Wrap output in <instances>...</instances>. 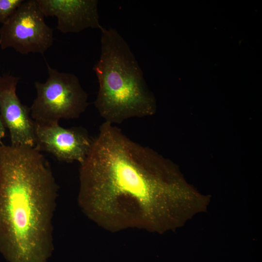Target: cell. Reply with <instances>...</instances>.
<instances>
[{
  "label": "cell",
  "mask_w": 262,
  "mask_h": 262,
  "mask_svg": "<svg viewBox=\"0 0 262 262\" xmlns=\"http://www.w3.org/2000/svg\"><path fill=\"white\" fill-rule=\"evenodd\" d=\"M79 181L82 211L112 232L175 230L205 211L209 202L172 162L106 122L80 164Z\"/></svg>",
  "instance_id": "6da1fadb"
},
{
  "label": "cell",
  "mask_w": 262,
  "mask_h": 262,
  "mask_svg": "<svg viewBox=\"0 0 262 262\" xmlns=\"http://www.w3.org/2000/svg\"><path fill=\"white\" fill-rule=\"evenodd\" d=\"M58 191L35 146L0 145V253L8 262H48Z\"/></svg>",
  "instance_id": "7a4b0ae2"
},
{
  "label": "cell",
  "mask_w": 262,
  "mask_h": 262,
  "mask_svg": "<svg viewBox=\"0 0 262 262\" xmlns=\"http://www.w3.org/2000/svg\"><path fill=\"white\" fill-rule=\"evenodd\" d=\"M100 31V55L93 68L98 83L94 105L99 115L113 125L152 115L154 97L129 44L114 28Z\"/></svg>",
  "instance_id": "3957f363"
},
{
  "label": "cell",
  "mask_w": 262,
  "mask_h": 262,
  "mask_svg": "<svg viewBox=\"0 0 262 262\" xmlns=\"http://www.w3.org/2000/svg\"><path fill=\"white\" fill-rule=\"evenodd\" d=\"M48 78L35 82L37 96L30 109L34 122L42 125L59 123L61 119L79 118L89 105L88 95L74 74L61 72L47 63Z\"/></svg>",
  "instance_id": "277c9868"
},
{
  "label": "cell",
  "mask_w": 262,
  "mask_h": 262,
  "mask_svg": "<svg viewBox=\"0 0 262 262\" xmlns=\"http://www.w3.org/2000/svg\"><path fill=\"white\" fill-rule=\"evenodd\" d=\"M36 0H24L0 28V47L22 54H43L52 45L53 29L45 23Z\"/></svg>",
  "instance_id": "5b68a950"
},
{
  "label": "cell",
  "mask_w": 262,
  "mask_h": 262,
  "mask_svg": "<svg viewBox=\"0 0 262 262\" xmlns=\"http://www.w3.org/2000/svg\"><path fill=\"white\" fill-rule=\"evenodd\" d=\"M33 123L35 146L40 151L49 152L62 162L76 161L80 164L84 162L93 141L85 129L80 127L64 128L59 123Z\"/></svg>",
  "instance_id": "8992f818"
},
{
  "label": "cell",
  "mask_w": 262,
  "mask_h": 262,
  "mask_svg": "<svg viewBox=\"0 0 262 262\" xmlns=\"http://www.w3.org/2000/svg\"><path fill=\"white\" fill-rule=\"evenodd\" d=\"M19 78L0 76V116L9 131L12 145L35 146L34 128L30 109L23 105L16 93Z\"/></svg>",
  "instance_id": "52a82bcc"
},
{
  "label": "cell",
  "mask_w": 262,
  "mask_h": 262,
  "mask_svg": "<svg viewBox=\"0 0 262 262\" xmlns=\"http://www.w3.org/2000/svg\"><path fill=\"white\" fill-rule=\"evenodd\" d=\"M44 16H56L61 32L78 33L87 28L100 29L97 0H36Z\"/></svg>",
  "instance_id": "ba28073f"
},
{
  "label": "cell",
  "mask_w": 262,
  "mask_h": 262,
  "mask_svg": "<svg viewBox=\"0 0 262 262\" xmlns=\"http://www.w3.org/2000/svg\"><path fill=\"white\" fill-rule=\"evenodd\" d=\"M23 0H0V22L4 23Z\"/></svg>",
  "instance_id": "9c48e42d"
},
{
  "label": "cell",
  "mask_w": 262,
  "mask_h": 262,
  "mask_svg": "<svg viewBox=\"0 0 262 262\" xmlns=\"http://www.w3.org/2000/svg\"><path fill=\"white\" fill-rule=\"evenodd\" d=\"M5 126L0 116V145L2 144V140L5 134Z\"/></svg>",
  "instance_id": "30bf717a"
}]
</instances>
